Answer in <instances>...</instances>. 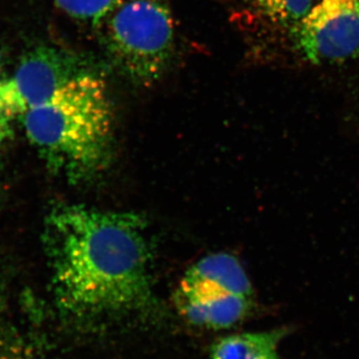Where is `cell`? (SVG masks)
Masks as SVG:
<instances>
[{
    "label": "cell",
    "mask_w": 359,
    "mask_h": 359,
    "mask_svg": "<svg viewBox=\"0 0 359 359\" xmlns=\"http://www.w3.org/2000/svg\"><path fill=\"white\" fill-rule=\"evenodd\" d=\"M0 201H1V198H0Z\"/></svg>",
    "instance_id": "obj_14"
},
{
    "label": "cell",
    "mask_w": 359,
    "mask_h": 359,
    "mask_svg": "<svg viewBox=\"0 0 359 359\" xmlns=\"http://www.w3.org/2000/svg\"><path fill=\"white\" fill-rule=\"evenodd\" d=\"M287 334V328H276L229 335L212 346L208 359H280L278 346Z\"/></svg>",
    "instance_id": "obj_7"
},
{
    "label": "cell",
    "mask_w": 359,
    "mask_h": 359,
    "mask_svg": "<svg viewBox=\"0 0 359 359\" xmlns=\"http://www.w3.org/2000/svg\"><path fill=\"white\" fill-rule=\"evenodd\" d=\"M179 313L198 327L224 330L247 318L254 289L237 257L210 255L193 264L175 294Z\"/></svg>",
    "instance_id": "obj_4"
},
{
    "label": "cell",
    "mask_w": 359,
    "mask_h": 359,
    "mask_svg": "<svg viewBox=\"0 0 359 359\" xmlns=\"http://www.w3.org/2000/svg\"><path fill=\"white\" fill-rule=\"evenodd\" d=\"M6 304L7 294L6 285H4V283L2 282L1 278H0V318H1L2 314H4V311H6Z\"/></svg>",
    "instance_id": "obj_12"
},
{
    "label": "cell",
    "mask_w": 359,
    "mask_h": 359,
    "mask_svg": "<svg viewBox=\"0 0 359 359\" xmlns=\"http://www.w3.org/2000/svg\"><path fill=\"white\" fill-rule=\"evenodd\" d=\"M111 65L137 86H152L175 52V21L166 0H124L99 26Z\"/></svg>",
    "instance_id": "obj_3"
},
{
    "label": "cell",
    "mask_w": 359,
    "mask_h": 359,
    "mask_svg": "<svg viewBox=\"0 0 359 359\" xmlns=\"http://www.w3.org/2000/svg\"><path fill=\"white\" fill-rule=\"evenodd\" d=\"M21 117L28 139L48 166L68 178H92L109 164L112 108L95 73L70 80Z\"/></svg>",
    "instance_id": "obj_2"
},
{
    "label": "cell",
    "mask_w": 359,
    "mask_h": 359,
    "mask_svg": "<svg viewBox=\"0 0 359 359\" xmlns=\"http://www.w3.org/2000/svg\"><path fill=\"white\" fill-rule=\"evenodd\" d=\"M91 72L84 59L57 47L40 45L21 57L11 77L0 81V108L11 116H22L44 103L56 90Z\"/></svg>",
    "instance_id": "obj_5"
},
{
    "label": "cell",
    "mask_w": 359,
    "mask_h": 359,
    "mask_svg": "<svg viewBox=\"0 0 359 359\" xmlns=\"http://www.w3.org/2000/svg\"><path fill=\"white\" fill-rule=\"evenodd\" d=\"M297 45L313 65L359 55V0H320L299 23Z\"/></svg>",
    "instance_id": "obj_6"
},
{
    "label": "cell",
    "mask_w": 359,
    "mask_h": 359,
    "mask_svg": "<svg viewBox=\"0 0 359 359\" xmlns=\"http://www.w3.org/2000/svg\"><path fill=\"white\" fill-rule=\"evenodd\" d=\"M6 78V59H4V53L0 50V81Z\"/></svg>",
    "instance_id": "obj_13"
},
{
    "label": "cell",
    "mask_w": 359,
    "mask_h": 359,
    "mask_svg": "<svg viewBox=\"0 0 359 359\" xmlns=\"http://www.w3.org/2000/svg\"><path fill=\"white\" fill-rule=\"evenodd\" d=\"M268 18L282 25H299L313 7V0H256Z\"/></svg>",
    "instance_id": "obj_10"
},
{
    "label": "cell",
    "mask_w": 359,
    "mask_h": 359,
    "mask_svg": "<svg viewBox=\"0 0 359 359\" xmlns=\"http://www.w3.org/2000/svg\"><path fill=\"white\" fill-rule=\"evenodd\" d=\"M46 335L7 327L0 330V359H65Z\"/></svg>",
    "instance_id": "obj_8"
},
{
    "label": "cell",
    "mask_w": 359,
    "mask_h": 359,
    "mask_svg": "<svg viewBox=\"0 0 359 359\" xmlns=\"http://www.w3.org/2000/svg\"><path fill=\"white\" fill-rule=\"evenodd\" d=\"M13 118L7 115L4 110L0 108V157L4 153L7 147V144L11 140L13 136V125H11Z\"/></svg>",
    "instance_id": "obj_11"
},
{
    "label": "cell",
    "mask_w": 359,
    "mask_h": 359,
    "mask_svg": "<svg viewBox=\"0 0 359 359\" xmlns=\"http://www.w3.org/2000/svg\"><path fill=\"white\" fill-rule=\"evenodd\" d=\"M56 306L78 327L159 313L148 223L132 212L85 205L52 210L43 233Z\"/></svg>",
    "instance_id": "obj_1"
},
{
    "label": "cell",
    "mask_w": 359,
    "mask_h": 359,
    "mask_svg": "<svg viewBox=\"0 0 359 359\" xmlns=\"http://www.w3.org/2000/svg\"><path fill=\"white\" fill-rule=\"evenodd\" d=\"M124 0H54L56 6L72 20L99 28Z\"/></svg>",
    "instance_id": "obj_9"
}]
</instances>
